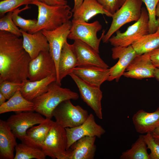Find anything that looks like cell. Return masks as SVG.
I'll return each instance as SVG.
<instances>
[{"instance_id": "obj_45", "label": "cell", "mask_w": 159, "mask_h": 159, "mask_svg": "<svg viewBox=\"0 0 159 159\" xmlns=\"http://www.w3.org/2000/svg\"><path fill=\"white\" fill-rule=\"evenodd\" d=\"M0 1H3V0H0Z\"/></svg>"}, {"instance_id": "obj_13", "label": "cell", "mask_w": 159, "mask_h": 159, "mask_svg": "<svg viewBox=\"0 0 159 159\" xmlns=\"http://www.w3.org/2000/svg\"><path fill=\"white\" fill-rule=\"evenodd\" d=\"M77 85L81 98L94 111L98 118H103L101 106L102 92L100 88L87 84L72 72L69 75Z\"/></svg>"}, {"instance_id": "obj_27", "label": "cell", "mask_w": 159, "mask_h": 159, "mask_svg": "<svg viewBox=\"0 0 159 159\" xmlns=\"http://www.w3.org/2000/svg\"><path fill=\"white\" fill-rule=\"evenodd\" d=\"M131 45L137 54L149 53L159 47V33L144 35Z\"/></svg>"}, {"instance_id": "obj_8", "label": "cell", "mask_w": 159, "mask_h": 159, "mask_svg": "<svg viewBox=\"0 0 159 159\" xmlns=\"http://www.w3.org/2000/svg\"><path fill=\"white\" fill-rule=\"evenodd\" d=\"M87 111L79 105L75 106L67 100L55 108L52 115L56 122L65 128H73L82 124L88 115Z\"/></svg>"}, {"instance_id": "obj_36", "label": "cell", "mask_w": 159, "mask_h": 159, "mask_svg": "<svg viewBox=\"0 0 159 159\" xmlns=\"http://www.w3.org/2000/svg\"><path fill=\"white\" fill-rule=\"evenodd\" d=\"M107 11L114 14L121 6L118 0H97Z\"/></svg>"}, {"instance_id": "obj_21", "label": "cell", "mask_w": 159, "mask_h": 159, "mask_svg": "<svg viewBox=\"0 0 159 159\" xmlns=\"http://www.w3.org/2000/svg\"><path fill=\"white\" fill-rule=\"evenodd\" d=\"M56 76L53 75L40 80L33 81L27 79L22 83L19 90L25 98L32 101L46 92L49 85L53 82L56 81Z\"/></svg>"}, {"instance_id": "obj_11", "label": "cell", "mask_w": 159, "mask_h": 159, "mask_svg": "<svg viewBox=\"0 0 159 159\" xmlns=\"http://www.w3.org/2000/svg\"><path fill=\"white\" fill-rule=\"evenodd\" d=\"M72 25V21L69 20L54 30L41 31L46 37L49 44V52L55 64L57 78L61 50L64 43L67 41Z\"/></svg>"}, {"instance_id": "obj_23", "label": "cell", "mask_w": 159, "mask_h": 159, "mask_svg": "<svg viewBox=\"0 0 159 159\" xmlns=\"http://www.w3.org/2000/svg\"><path fill=\"white\" fill-rule=\"evenodd\" d=\"M15 137L6 121L0 120V158L14 159L17 144Z\"/></svg>"}, {"instance_id": "obj_44", "label": "cell", "mask_w": 159, "mask_h": 159, "mask_svg": "<svg viewBox=\"0 0 159 159\" xmlns=\"http://www.w3.org/2000/svg\"><path fill=\"white\" fill-rule=\"evenodd\" d=\"M121 5V6L125 2V0H118Z\"/></svg>"}, {"instance_id": "obj_25", "label": "cell", "mask_w": 159, "mask_h": 159, "mask_svg": "<svg viewBox=\"0 0 159 159\" xmlns=\"http://www.w3.org/2000/svg\"><path fill=\"white\" fill-rule=\"evenodd\" d=\"M98 14L112 17V14L105 9L97 0H84L81 5L74 12L73 19L88 22Z\"/></svg>"}, {"instance_id": "obj_41", "label": "cell", "mask_w": 159, "mask_h": 159, "mask_svg": "<svg viewBox=\"0 0 159 159\" xmlns=\"http://www.w3.org/2000/svg\"><path fill=\"white\" fill-rule=\"evenodd\" d=\"M154 77L159 81V68L155 67L154 74Z\"/></svg>"}, {"instance_id": "obj_7", "label": "cell", "mask_w": 159, "mask_h": 159, "mask_svg": "<svg viewBox=\"0 0 159 159\" xmlns=\"http://www.w3.org/2000/svg\"><path fill=\"white\" fill-rule=\"evenodd\" d=\"M70 32L68 39L71 40L79 39L88 44L97 52L101 41L105 34V30L102 31L101 37L98 38L97 32L102 28V26L98 21L91 23L73 19Z\"/></svg>"}, {"instance_id": "obj_24", "label": "cell", "mask_w": 159, "mask_h": 159, "mask_svg": "<svg viewBox=\"0 0 159 159\" xmlns=\"http://www.w3.org/2000/svg\"><path fill=\"white\" fill-rule=\"evenodd\" d=\"M96 138L85 136L74 142L69 148V159H93L96 150L95 144Z\"/></svg>"}, {"instance_id": "obj_32", "label": "cell", "mask_w": 159, "mask_h": 159, "mask_svg": "<svg viewBox=\"0 0 159 159\" xmlns=\"http://www.w3.org/2000/svg\"><path fill=\"white\" fill-rule=\"evenodd\" d=\"M12 11L7 13L0 19V31L9 32L18 37L22 36L20 29L15 24L12 19Z\"/></svg>"}, {"instance_id": "obj_43", "label": "cell", "mask_w": 159, "mask_h": 159, "mask_svg": "<svg viewBox=\"0 0 159 159\" xmlns=\"http://www.w3.org/2000/svg\"><path fill=\"white\" fill-rule=\"evenodd\" d=\"M6 100L7 99L6 97L0 93V105L6 102Z\"/></svg>"}, {"instance_id": "obj_22", "label": "cell", "mask_w": 159, "mask_h": 159, "mask_svg": "<svg viewBox=\"0 0 159 159\" xmlns=\"http://www.w3.org/2000/svg\"><path fill=\"white\" fill-rule=\"evenodd\" d=\"M54 121L46 118L42 123L29 129L21 142L35 148L41 149L43 143Z\"/></svg>"}, {"instance_id": "obj_3", "label": "cell", "mask_w": 159, "mask_h": 159, "mask_svg": "<svg viewBox=\"0 0 159 159\" xmlns=\"http://www.w3.org/2000/svg\"><path fill=\"white\" fill-rule=\"evenodd\" d=\"M78 94L69 89L61 87L56 81L51 83L47 91L32 101L34 111L45 118L51 119L55 108L62 102L67 100H77Z\"/></svg>"}, {"instance_id": "obj_31", "label": "cell", "mask_w": 159, "mask_h": 159, "mask_svg": "<svg viewBox=\"0 0 159 159\" xmlns=\"http://www.w3.org/2000/svg\"><path fill=\"white\" fill-rule=\"evenodd\" d=\"M145 4L149 17V33L156 31L159 24V19H156V9L159 0H142Z\"/></svg>"}, {"instance_id": "obj_35", "label": "cell", "mask_w": 159, "mask_h": 159, "mask_svg": "<svg viewBox=\"0 0 159 159\" xmlns=\"http://www.w3.org/2000/svg\"><path fill=\"white\" fill-rule=\"evenodd\" d=\"M143 135L144 140L148 149H150V159H159V145L155 141L151 132Z\"/></svg>"}, {"instance_id": "obj_16", "label": "cell", "mask_w": 159, "mask_h": 159, "mask_svg": "<svg viewBox=\"0 0 159 159\" xmlns=\"http://www.w3.org/2000/svg\"><path fill=\"white\" fill-rule=\"evenodd\" d=\"M113 59H118L117 62L110 69L108 81L114 80L117 82L132 60L137 55L132 45L127 47H114L112 49Z\"/></svg>"}, {"instance_id": "obj_17", "label": "cell", "mask_w": 159, "mask_h": 159, "mask_svg": "<svg viewBox=\"0 0 159 159\" xmlns=\"http://www.w3.org/2000/svg\"><path fill=\"white\" fill-rule=\"evenodd\" d=\"M110 72L109 68L77 66L73 69L72 72L88 85L100 88L104 82L108 81Z\"/></svg>"}, {"instance_id": "obj_4", "label": "cell", "mask_w": 159, "mask_h": 159, "mask_svg": "<svg viewBox=\"0 0 159 159\" xmlns=\"http://www.w3.org/2000/svg\"><path fill=\"white\" fill-rule=\"evenodd\" d=\"M67 144L65 128L54 121L43 143L42 150L47 156L53 159H69L71 150L67 149Z\"/></svg>"}, {"instance_id": "obj_15", "label": "cell", "mask_w": 159, "mask_h": 159, "mask_svg": "<svg viewBox=\"0 0 159 159\" xmlns=\"http://www.w3.org/2000/svg\"><path fill=\"white\" fill-rule=\"evenodd\" d=\"M155 68L149 53L137 54L129 64L123 75L137 79L154 77Z\"/></svg>"}, {"instance_id": "obj_28", "label": "cell", "mask_w": 159, "mask_h": 159, "mask_svg": "<svg viewBox=\"0 0 159 159\" xmlns=\"http://www.w3.org/2000/svg\"><path fill=\"white\" fill-rule=\"evenodd\" d=\"M143 135H140L131 148L123 152L120 159H150Z\"/></svg>"}, {"instance_id": "obj_6", "label": "cell", "mask_w": 159, "mask_h": 159, "mask_svg": "<svg viewBox=\"0 0 159 159\" xmlns=\"http://www.w3.org/2000/svg\"><path fill=\"white\" fill-rule=\"evenodd\" d=\"M149 17L147 9L142 7L140 19L126 30L121 32L119 30L116 35L111 37L109 42L114 47H127L131 45L144 35L149 33Z\"/></svg>"}, {"instance_id": "obj_5", "label": "cell", "mask_w": 159, "mask_h": 159, "mask_svg": "<svg viewBox=\"0 0 159 159\" xmlns=\"http://www.w3.org/2000/svg\"><path fill=\"white\" fill-rule=\"evenodd\" d=\"M143 3L142 0H125L113 14L111 26L102 38L103 42H108L112 35L124 24L132 21H136L140 19Z\"/></svg>"}, {"instance_id": "obj_33", "label": "cell", "mask_w": 159, "mask_h": 159, "mask_svg": "<svg viewBox=\"0 0 159 159\" xmlns=\"http://www.w3.org/2000/svg\"><path fill=\"white\" fill-rule=\"evenodd\" d=\"M33 0H4L0 1V15L12 11L23 5L32 4Z\"/></svg>"}, {"instance_id": "obj_9", "label": "cell", "mask_w": 159, "mask_h": 159, "mask_svg": "<svg viewBox=\"0 0 159 159\" xmlns=\"http://www.w3.org/2000/svg\"><path fill=\"white\" fill-rule=\"evenodd\" d=\"M34 112L16 113L10 116L6 121L15 137L21 141L26 136L29 129L42 122L46 118L40 113Z\"/></svg>"}, {"instance_id": "obj_18", "label": "cell", "mask_w": 159, "mask_h": 159, "mask_svg": "<svg viewBox=\"0 0 159 159\" xmlns=\"http://www.w3.org/2000/svg\"><path fill=\"white\" fill-rule=\"evenodd\" d=\"M20 30L23 47L32 59L37 57L41 52H49L48 40L41 31L31 34Z\"/></svg>"}, {"instance_id": "obj_34", "label": "cell", "mask_w": 159, "mask_h": 159, "mask_svg": "<svg viewBox=\"0 0 159 159\" xmlns=\"http://www.w3.org/2000/svg\"><path fill=\"white\" fill-rule=\"evenodd\" d=\"M22 84L3 81L0 82V93L8 100L19 89Z\"/></svg>"}, {"instance_id": "obj_14", "label": "cell", "mask_w": 159, "mask_h": 159, "mask_svg": "<svg viewBox=\"0 0 159 159\" xmlns=\"http://www.w3.org/2000/svg\"><path fill=\"white\" fill-rule=\"evenodd\" d=\"M74 40L72 45L77 58V66L108 68V65L92 47L80 40Z\"/></svg>"}, {"instance_id": "obj_12", "label": "cell", "mask_w": 159, "mask_h": 159, "mask_svg": "<svg viewBox=\"0 0 159 159\" xmlns=\"http://www.w3.org/2000/svg\"><path fill=\"white\" fill-rule=\"evenodd\" d=\"M65 128L67 138V150L74 142L83 137H96L100 138L106 132L101 125L96 123L92 114H90L86 120L80 125L73 128Z\"/></svg>"}, {"instance_id": "obj_26", "label": "cell", "mask_w": 159, "mask_h": 159, "mask_svg": "<svg viewBox=\"0 0 159 159\" xmlns=\"http://www.w3.org/2000/svg\"><path fill=\"white\" fill-rule=\"evenodd\" d=\"M34 111V104L22 95L19 90L4 103L0 105V114L13 112L16 113Z\"/></svg>"}, {"instance_id": "obj_38", "label": "cell", "mask_w": 159, "mask_h": 159, "mask_svg": "<svg viewBox=\"0 0 159 159\" xmlns=\"http://www.w3.org/2000/svg\"><path fill=\"white\" fill-rule=\"evenodd\" d=\"M38 1L50 6L64 5L67 4L66 0H37Z\"/></svg>"}, {"instance_id": "obj_29", "label": "cell", "mask_w": 159, "mask_h": 159, "mask_svg": "<svg viewBox=\"0 0 159 159\" xmlns=\"http://www.w3.org/2000/svg\"><path fill=\"white\" fill-rule=\"evenodd\" d=\"M14 159H45L47 156L41 149L35 148L23 143L17 144L15 148Z\"/></svg>"}, {"instance_id": "obj_30", "label": "cell", "mask_w": 159, "mask_h": 159, "mask_svg": "<svg viewBox=\"0 0 159 159\" xmlns=\"http://www.w3.org/2000/svg\"><path fill=\"white\" fill-rule=\"evenodd\" d=\"M30 7L28 5H26L22 9L18 8L15 9L12 14V20L15 24L20 28L21 29L26 32H28L34 27L37 23V20L25 19L19 16V14L22 11L29 9Z\"/></svg>"}, {"instance_id": "obj_37", "label": "cell", "mask_w": 159, "mask_h": 159, "mask_svg": "<svg viewBox=\"0 0 159 159\" xmlns=\"http://www.w3.org/2000/svg\"><path fill=\"white\" fill-rule=\"evenodd\" d=\"M149 53L153 64L155 67L159 68V47Z\"/></svg>"}, {"instance_id": "obj_39", "label": "cell", "mask_w": 159, "mask_h": 159, "mask_svg": "<svg viewBox=\"0 0 159 159\" xmlns=\"http://www.w3.org/2000/svg\"><path fill=\"white\" fill-rule=\"evenodd\" d=\"M151 132L155 141L159 145V126Z\"/></svg>"}, {"instance_id": "obj_40", "label": "cell", "mask_w": 159, "mask_h": 159, "mask_svg": "<svg viewBox=\"0 0 159 159\" xmlns=\"http://www.w3.org/2000/svg\"><path fill=\"white\" fill-rule=\"evenodd\" d=\"M84 0H74V7L71 10L74 12L81 5Z\"/></svg>"}, {"instance_id": "obj_1", "label": "cell", "mask_w": 159, "mask_h": 159, "mask_svg": "<svg viewBox=\"0 0 159 159\" xmlns=\"http://www.w3.org/2000/svg\"><path fill=\"white\" fill-rule=\"evenodd\" d=\"M31 59L23 47V38L0 31V82L21 83L27 80Z\"/></svg>"}, {"instance_id": "obj_2", "label": "cell", "mask_w": 159, "mask_h": 159, "mask_svg": "<svg viewBox=\"0 0 159 159\" xmlns=\"http://www.w3.org/2000/svg\"><path fill=\"white\" fill-rule=\"evenodd\" d=\"M32 4L38 7L37 22L28 32L33 34L43 30H52L69 21L72 15L71 8L67 5L50 6L33 0Z\"/></svg>"}, {"instance_id": "obj_19", "label": "cell", "mask_w": 159, "mask_h": 159, "mask_svg": "<svg viewBox=\"0 0 159 159\" xmlns=\"http://www.w3.org/2000/svg\"><path fill=\"white\" fill-rule=\"evenodd\" d=\"M77 59L72 44L66 41L64 44L60 54L56 82L61 86L63 79L72 72L77 66Z\"/></svg>"}, {"instance_id": "obj_10", "label": "cell", "mask_w": 159, "mask_h": 159, "mask_svg": "<svg viewBox=\"0 0 159 159\" xmlns=\"http://www.w3.org/2000/svg\"><path fill=\"white\" fill-rule=\"evenodd\" d=\"M52 75L57 77V71L49 52H41L31 59L28 67V79L30 81L40 80Z\"/></svg>"}, {"instance_id": "obj_20", "label": "cell", "mask_w": 159, "mask_h": 159, "mask_svg": "<svg viewBox=\"0 0 159 159\" xmlns=\"http://www.w3.org/2000/svg\"><path fill=\"white\" fill-rule=\"evenodd\" d=\"M132 120L137 132L143 134L151 132L159 126V107L152 112L139 110L134 114Z\"/></svg>"}, {"instance_id": "obj_42", "label": "cell", "mask_w": 159, "mask_h": 159, "mask_svg": "<svg viewBox=\"0 0 159 159\" xmlns=\"http://www.w3.org/2000/svg\"><path fill=\"white\" fill-rule=\"evenodd\" d=\"M155 15L156 16L158 17V19H159V2L158 3L156 9ZM156 32L159 33V24L157 30Z\"/></svg>"}]
</instances>
